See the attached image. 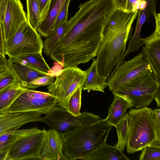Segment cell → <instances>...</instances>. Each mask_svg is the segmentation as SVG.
Returning <instances> with one entry per match:
<instances>
[{"label": "cell", "mask_w": 160, "mask_h": 160, "mask_svg": "<svg viewBox=\"0 0 160 160\" xmlns=\"http://www.w3.org/2000/svg\"><path fill=\"white\" fill-rule=\"evenodd\" d=\"M138 13L117 9L105 25L96 56L101 76L107 79L123 57L132 25Z\"/></svg>", "instance_id": "1"}, {"label": "cell", "mask_w": 160, "mask_h": 160, "mask_svg": "<svg viewBox=\"0 0 160 160\" xmlns=\"http://www.w3.org/2000/svg\"><path fill=\"white\" fill-rule=\"evenodd\" d=\"M113 126L105 119L79 127L64 135L63 153L68 160L85 158L106 142Z\"/></svg>", "instance_id": "2"}, {"label": "cell", "mask_w": 160, "mask_h": 160, "mask_svg": "<svg viewBox=\"0 0 160 160\" xmlns=\"http://www.w3.org/2000/svg\"><path fill=\"white\" fill-rule=\"evenodd\" d=\"M127 151L133 153L157 140L160 141L153 110L145 107L131 109L128 113Z\"/></svg>", "instance_id": "3"}, {"label": "cell", "mask_w": 160, "mask_h": 160, "mask_svg": "<svg viewBox=\"0 0 160 160\" xmlns=\"http://www.w3.org/2000/svg\"><path fill=\"white\" fill-rule=\"evenodd\" d=\"M46 131L37 128L16 130L11 137L5 160H40Z\"/></svg>", "instance_id": "4"}, {"label": "cell", "mask_w": 160, "mask_h": 160, "mask_svg": "<svg viewBox=\"0 0 160 160\" xmlns=\"http://www.w3.org/2000/svg\"><path fill=\"white\" fill-rule=\"evenodd\" d=\"M160 84L158 83L152 70L123 84L112 92L136 109L149 106L154 99Z\"/></svg>", "instance_id": "5"}, {"label": "cell", "mask_w": 160, "mask_h": 160, "mask_svg": "<svg viewBox=\"0 0 160 160\" xmlns=\"http://www.w3.org/2000/svg\"><path fill=\"white\" fill-rule=\"evenodd\" d=\"M43 42L40 35L27 21L21 26L12 37L5 41V55L9 58L42 53Z\"/></svg>", "instance_id": "6"}, {"label": "cell", "mask_w": 160, "mask_h": 160, "mask_svg": "<svg viewBox=\"0 0 160 160\" xmlns=\"http://www.w3.org/2000/svg\"><path fill=\"white\" fill-rule=\"evenodd\" d=\"M86 73L78 67L64 68L47 87L48 92L57 100V105L66 109L72 94L84 84Z\"/></svg>", "instance_id": "7"}, {"label": "cell", "mask_w": 160, "mask_h": 160, "mask_svg": "<svg viewBox=\"0 0 160 160\" xmlns=\"http://www.w3.org/2000/svg\"><path fill=\"white\" fill-rule=\"evenodd\" d=\"M100 117L93 113L86 112L75 116L67 110L60 106H55L41 121L65 135L82 126L92 123L100 119Z\"/></svg>", "instance_id": "8"}, {"label": "cell", "mask_w": 160, "mask_h": 160, "mask_svg": "<svg viewBox=\"0 0 160 160\" xmlns=\"http://www.w3.org/2000/svg\"><path fill=\"white\" fill-rule=\"evenodd\" d=\"M115 68L107 80L109 89L112 92L152 69L146 55L142 51L131 59L123 60Z\"/></svg>", "instance_id": "9"}, {"label": "cell", "mask_w": 160, "mask_h": 160, "mask_svg": "<svg viewBox=\"0 0 160 160\" xmlns=\"http://www.w3.org/2000/svg\"><path fill=\"white\" fill-rule=\"evenodd\" d=\"M57 103L56 99L48 92L29 89L18 96L6 112L34 111L46 115Z\"/></svg>", "instance_id": "10"}, {"label": "cell", "mask_w": 160, "mask_h": 160, "mask_svg": "<svg viewBox=\"0 0 160 160\" xmlns=\"http://www.w3.org/2000/svg\"><path fill=\"white\" fill-rule=\"evenodd\" d=\"M0 19L5 41L13 35L24 22L27 16L20 0H0Z\"/></svg>", "instance_id": "11"}, {"label": "cell", "mask_w": 160, "mask_h": 160, "mask_svg": "<svg viewBox=\"0 0 160 160\" xmlns=\"http://www.w3.org/2000/svg\"><path fill=\"white\" fill-rule=\"evenodd\" d=\"M156 23L155 29L150 36L143 38L144 46L141 51L146 55L154 75L160 84V14L153 13Z\"/></svg>", "instance_id": "12"}, {"label": "cell", "mask_w": 160, "mask_h": 160, "mask_svg": "<svg viewBox=\"0 0 160 160\" xmlns=\"http://www.w3.org/2000/svg\"><path fill=\"white\" fill-rule=\"evenodd\" d=\"M64 135L54 129L47 130L40 160H68L63 153Z\"/></svg>", "instance_id": "13"}, {"label": "cell", "mask_w": 160, "mask_h": 160, "mask_svg": "<svg viewBox=\"0 0 160 160\" xmlns=\"http://www.w3.org/2000/svg\"><path fill=\"white\" fill-rule=\"evenodd\" d=\"M42 114L34 111L6 112L0 114V134L16 130L24 124L41 121Z\"/></svg>", "instance_id": "14"}, {"label": "cell", "mask_w": 160, "mask_h": 160, "mask_svg": "<svg viewBox=\"0 0 160 160\" xmlns=\"http://www.w3.org/2000/svg\"><path fill=\"white\" fill-rule=\"evenodd\" d=\"M147 2L145 8L142 10H138V18L134 33L130 39L128 46L122 58L124 60L125 57L130 53L138 51L144 44L143 38L140 36L142 25L151 15L156 12L157 0H146Z\"/></svg>", "instance_id": "15"}, {"label": "cell", "mask_w": 160, "mask_h": 160, "mask_svg": "<svg viewBox=\"0 0 160 160\" xmlns=\"http://www.w3.org/2000/svg\"><path fill=\"white\" fill-rule=\"evenodd\" d=\"M8 67L16 76L18 81L24 87L33 89L31 83L36 78L48 75L19 62L14 58L8 60Z\"/></svg>", "instance_id": "16"}, {"label": "cell", "mask_w": 160, "mask_h": 160, "mask_svg": "<svg viewBox=\"0 0 160 160\" xmlns=\"http://www.w3.org/2000/svg\"><path fill=\"white\" fill-rule=\"evenodd\" d=\"M93 60L90 67L85 71L86 75L82 89L88 92L92 90L104 93V90L108 86L107 79L98 73L97 59Z\"/></svg>", "instance_id": "17"}, {"label": "cell", "mask_w": 160, "mask_h": 160, "mask_svg": "<svg viewBox=\"0 0 160 160\" xmlns=\"http://www.w3.org/2000/svg\"><path fill=\"white\" fill-rule=\"evenodd\" d=\"M66 0H51L47 17L38 26L36 31L42 37L47 38L53 31L56 17Z\"/></svg>", "instance_id": "18"}, {"label": "cell", "mask_w": 160, "mask_h": 160, "mask_svg": "<svg viewBox=\"0 0 160 160\" xmlns=\"http://www.w3.org/2000/svg\"><path fill=\"white\" fill-rule=\"evenodd\" d=\"M120 149L105 142L88 156L85 160H128Z\"/></svg>", "instance_id": "19"}, {"label": "cell", "mask_w": 160, "mask_h": 160, "mask_svg": "<svg viewBox=\"0 0 160 160\" xmlns=\"http://www.w3.org/2000/svg\"><path fill=\"white\" fill-rule=\"evenodd\" d=\"M28 89L18 81L0 91V114L6 112L18 96Z\"/></svg>", "instance_id": "20"}, {"label": "cell", "mask_w": 160, "mask_h": 160, "mask_svg": "<svg viewBox=\"0 0 160 160\" xmlns=\"http://www.w3.org/2000/svg\"><path fill=\"white\" fill-rule=\"evenodd\" d=\"M132 108L125 100L114 95L113 101L108 109V115L105 118L107 121L114 126L126 113L127 110Z\"/></svg>", "instance_id": "21"}, {"label": "cell", "mask_w": 160, "mask_h": 160, "mask_svg": "<svg viewBox=\"0 0 160 160\" xmlns=\"http://www.w3.org/2000/svg\"><path fill=\"white\" fill-rule=\"evenodd\" d=\"M13 58L24 64L48 75L54 76L51 69L45 61L42 53L24 55Z\"/></svg>", "instance_id": "22"}, {"label": "cell", "mask_w": 160, "mask_h": 160, "mask_svg": "<svg viewBox=\"0 0 160 160\" xmlns=\"http://www.w3.org/2000/svg\"><path fill=\"white\" fill-rule=\"evenodd\" d=\"M68 29V23L62 22L56 28L43 42L44 52L47 56H50L57 45Z\"/></svg>", "instance_id": "23"}, {"label": "cell", "mask_w": 160, "mask_h": 160, "mask_svg": "<svg viewBox=\"0 0 160 160\" xmlns=\"http://www.w3.org/2000/svg\"><path fill=\"white\" fill-rule=\"evenodd\" d=\"M114 126L116 128L118 136V142L114 146L122 151L127 146L128 137V113H126Z\"/></svg>", "instance_id": "24"}, {"label": "cell", "mask_w": 160, "mask_h": 160, "mask_svg": "<svg viewBox=\"0 0 160 160\" xmlns=\"http://www.w3.org/2000/svg\"><path fill=\"white\" fill-rule=\"evenodd\" d=\"M27 20L35 30L40 23V15L37 0H26Z\"/></svg>", "instance_id": "25"}, {"label": "cell", "mask_w": 160, "mask_h": 160, "mask_svg": "<svg viewBox=\"0 0 160 160\" xmlns=\"http://www.w3.org/2000/svg\"><path fill=\"white\" fill-rule=\"evenodd\" d=\"M82 86L79 88L70 97L66 109L75 116L80 115L81 105L82 92Z\"/></svg>", "instance_id": "26"}, {"label": "cell", "mask_w": 160, "mask_h": 160, "mask_svg": "<svg viewBox=\"0 0 160 160\" xmlns=\"http://www.w3.org/2000/svg\"><path fill=\"white\" fill-rule=\"evenodd\" d=\"M142 151L139 160H160V148L148 146Z\"/></svg>", "instance_id": "27"}, {"label": "cell", "mask_w": 160, "mask_h": 160, "mask_svg": "<svg viewBox=\"0 0 160 160\" xmlns=\"http://www.w3.org/2000/svg\"><path fill=\"white\" fill-rule=\"evenodd\" d=\"M18 81L9 67L0 75V91Z\"/></svg>", "instance_id": "28"}, {"label": "cell", "mask_w": 160, "mask_h": 160, "mask_svg": "<svg viewBox=\"0 0 160 160\" xmlns=\"http://www.w3.org/2000/svg\"><path fill=\"white\" fill-rule=\"evenodd\" d=\"M71 0H66L60 10L55 19L53 31L62 22L68 21V9Z\"/></svg>", "instance_id": "29"}, {"label": "cell", "mask_w": 160, "mask_h": 160, "mask_svg": "<svg viewBox=\"0 0 160 160\" xmlns=\"http://www.w3.org/2000/svg\"><path fill=\"white\" fill-rule=\"evenodd\" d=\"M55 79L54 77L48 75L39 77L32 81L31 85L33 89H36L40 86H45L52 84Z\"/></svg>", "instance_id": "30"}, {"label": "cell", "mask_w": 160, "mask_h": 160, "mask_svg": "<svg viewBox=\"0 0 160 160\" xmlns=\"http://www.w3.org/2000/svg\"><path fill=\"white\" fill-rule=\"evenodd\" d=\"M16 130H11L1 134L0 136V152L7 151L12 136Z\"/></svg>", "instance_id": "31"}, {"label": "cell", "mask_w": 160, "mask_h": 160, "mask_svg": "<svg viewBox=\"0 0 160 160\" xmlns=\"http://www.w3.org/2000/svg\"><path fill=\"white\" fill-rule=\"evenodd\" d=\"M50 1L51 0H37L40 15V24L47 18Z\"/></svg>", "instance_id": "32"}, {"label": "cell", "mask_w": 160, "mask_h": 160, "mask_svg": "<svg viewBox=\"0 0 160 160\" xmlns=\"http://www.w3.org/2000/svg\"><path fill=\"white\" fill-rule=\"evenodd\" d=\"M141 0H127L125 12H134L138 11L139 5Z\"/></svg>", "instance_id": "33"}, {"label": "cell", "mask_w": 160, "mask_h": 160, "mask_svg": "<svg viewBox=\"0 0 160 160\" xmlns=\"http://www.w3.org/2000/svg\"><path fill=\"white\" fill-rule=\"evenodd\" d=\"M5 38L3 29L0 19V55L5 57L4 51Z\"/></svg>", "instance_id": "34"}, {"label": "cell", "mask_w": 160, "mask_h": 160, "mask_svg": "<svg viewBox=\"0 0 160 160\" xmlns=\"http://www.w3.org/2000/svg\"><path fill=\"white\" fill-rule=\"evenodd\" d=\"M153 110L155 116L158 133L160 136V109L156 108Z\"/></svg>", "instance_id": "35"}, {"label": "cell", "mask_w": 160, "mask_h": 160, "mask_svg": "<svg viewBox=\"0 0 160 160\" xmlns=\"http://www.w3.org/2000/svg\"><path fill=\"white\" fill-rule=\"evenodd\" d=\"M117 10L125 11L127 0H113Z\"/></svg>", "instance_id": "36"}, {"label": "cell", "mask_w": 160, "mask_h": 160, "mask_svg": "<svg viewBox=\"0 0 160 160\" xmlns=\"http://www.w3.org/2000/svg\"><path fill=\"white\" fill-rule=\"evenodd\" d=\"M8 60L0 55V71L8 67Z\"/></svg>", "instance_id": "37"}, {"label": "cell", "mask_w": 160, "mask_h": 160, "mask_svg": "<svg viewBox=\"0 0 160 160\" xmlns=\"http://www.w3.org/2000/svg\"><path fill=\"white\" fill-rule=\"evenodd\" d=\"M160 87H159L157 88L154 97V99L156 101L157 106L159 107H160Z\"/></svg>", "instance_id": "38"}, {"label": "cell", "mask_w": 160, "mask_h": 160, "mask_svg": "<svg viewBox=\"0 0 160 160\" xmlns=\"http://www.w3.org/2000/svg\"><path fill=\"white\" fill-rule=\"evenodd\" d=\"M7 151L0 152V160H5Z\"/></svg>", "instance_id": "39"}, {"label": "cell", "mask_w": 160, "mask_h": 160, "mask_svg": "<svg viewBox=\"0 0 160 160\" xmlns=\"http://www.w3.org/2000/svg\"><path fill=\"white\" fill-rule=\"evenodd\" d=\"M8 67H7L1 70L0 71V75Z\"/></svg>", "instance_id": "40"}, {"label": "cell", "mask_w": 160, "mask_h": 160, "mask_svg": "<svg viewBox=\"0 0 160 160\" xmlns=\"http://www.w3.org/2000/svg\"></svg>", "instance_id": "41"}, {"label": "cell", "mask_w": 160, "mask_h": 160, "mask_svg": "<svg viewBox=\"0 0 160 160\" xmlns=\"http://www.w3.org/2000/svg\"></svg>", "instance_id": "42"}]
</instances>
